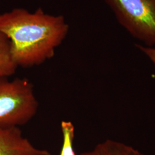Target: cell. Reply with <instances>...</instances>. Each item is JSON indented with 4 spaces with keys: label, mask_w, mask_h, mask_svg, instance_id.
I'll return each instance as SVG.
<instances>
[{
    "label": "cell",
    "mask_w": 155,
    "mask_h": 155,
    "mask_svg": "<svg viewBox=\"0 0 155 155\" xmlns=\"http://www.w3.org/2000/svg\"><path fill=\"white\" fill-rule=\"evenodd\" d=\"M63 134V145L60 155H76L73 149L75 127L72 122L62 121L61 125Z\"/></svg>",
    "instance_id": "52a82bcc"
},
{
    "label": "cell",
    "mask_w": 155,
    "mask_h": 155,
    "mask_svg": "<svg viewBox=\"0 0 155 155\" xmlns=\"http://www.w3.org/2000/svg\"><path fill=\"white\" fill-rule=\"evenodd\" d=\"M81 155H144L138 150L127 145L107 140L96 145L93 150Z\"/></svg>",
    "instance_id": "5b68a950"
},
{
    "label": "cell",
    "mask_w": 155,
    "mask_h": 155,
    "mask_svg": "<svg viewBox=\"0 0 155 155\" xmlns=\"http://www.w3.org/2000/svg\"><path fill=\"white\" fill-rule=\"evenodd\" d=\"M118 22L133 38L155 45V0H105Z\"/></svg>",
    "instance_id": "3957f363"
},
{
    "label": "cell",
    "mask_w": 155,
    "mask_h": 155,
    "mask_svg": "<svg viewBox=\"0 0 155 155\" xmlns=\"http://www.w3.org/2000/svg\"><path fill=\"white\" fill-rule=\"evenodd\" d=\"M39 102L27 79L0 78V127H19L37 113Z\"/></svg>",
    "instance_id": "7a4b0ae2"
},
{
    "label": "cell",
    "mask_w": 155,
    "mask_h": 155,
    "mask_svg": "<svg viewBox=\"0 0 155 155\" xmlns=\"http://www.w3.org/2000/svg\"><path fill=\"white\" fill-rule=\"evenodd\" d=\"M0 155H51L35 147L20 127H0Z\"/></svg>",
    "instance_id": "277c9868"
},
{
    "label": "cell",
    "mask_w": 155,
    "mask_h": 155,
    "mask_svg": "<svg viewBox=\"0 0 155 155\" xmlns=\"http://www.w3.org/2000/svg\"><path fill=\"white\" fill-rule=\"evenodd\" d=\"M69 26L63 16L38 8L30 12L15 8L0 15V31L10 40L17 66H38L52 58L66 38Z\"/></svg>",
    "instance_id": "6da1fadb"
},
{
    "label": "cell",
    "mask_w": 155,
    "mask_h": 155,
    "mask_svg": "<svg viewBox=\"0 0 155 155\" xmlns=\"http://www.w3.org/2000/svg\"><path fill=\"white\" fill-rule=\"evenodd\" d=\"M17 68L12 55L10 40L0 31V78L11 77Z\"/></svg>",
    "instance_id": "8992f818"
},
{
    "label": "cell",
    "mask_w": 155,
    "mask_h": 155,
    "mask_svg": "<svg viewBox=\"0 0 155 155\" xmlns=\"http://www.w3.org/2000/svg\"><path fill=\"white\" fill-rule=\"evenodd\" d=\"M136 47L139 50L142 51L144 54H145L155 64V48L148 47H144L143 45L136 44Z\"/></svg>",
    "instance_id": "ba28073f"
}]
</instances>
